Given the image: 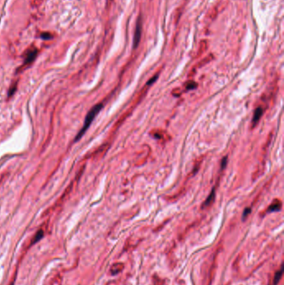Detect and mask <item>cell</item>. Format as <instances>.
Masks as SVG:
<instances>
[{
	"label": "cell",
	"mask_w": 284,
	"mask_h": 285,
	"mask_svg": "<svg viewBox=\"0 0 284 285\" xmlns=\"http://www.w3.org/2000/svg\"><path fill=\"white\" fill-rule=\"evenodd\" d=\"M103 104H96L95 106H94L92 109H90V111L88 113V114H87V116H86L83 128H82L81 130L79 131V133H77V136H76V138H75V140H74L75 142L79 140L82 137H83V135L85 133L86 131H87L88 129L90 127L91 124L93 123V121H94V119L95 118V117L97 116V113L101 111V109H103Z\"/></svg>",
	"instance_id": "cell-1"
},
{
	"label": "cell",
	"mask_w": 284,
	"mask_h": 285,
	"mask_svg": "<svg viewBox=\"0 0 284 285\" xmlns=\"http://www.w3.org/2000/svg\"><path fill=\"white\" fill-rule=\"evenodd\" d=\"M141 33H142V19L141 17H138L134 37V48H137L139 44L140 38H141Z\"/></svg>",
	"instance_id": "cell-2"
},
{
	"label": "cell",
	"mask_w": 284,
	"mask_h": 285,
	"mask_svg": "<svg viewBox=\"0 0 284 285\" xmlns=\"http://www.w3.org/2000/svg\"><path fill=\"white\" fill-rule=\"evenodd\" d=\"M37 55H38V50H37V48H32V50H30V51L27 53V55L25 57L24 64L27 65L32 64V62L35 60Z\"/></svg>",
	"instance_id": "cell-3"
},
{
	"label": "cell",
	"mask_w": 284,
	"mask_h": 285,
	"mask_svg": "<svg viewBox=\"0 0 284 285\" xmlns=\"http://www.w3.org/2000/svg\"><path fill=\"white\" fill-rule=\"evenodd\" d=\"M263 109L262 107H258V108H257V109H256L255 112H254V114H253V118H252V124H253V126L257 124V123L260 120L261 117L263 116Z\"/></svg>",
	"instance_id": "cell-4"
},
{
	"label": "cell",
	"mask_w": 284,
	"mask_h": 285,
	"mask_svg": "<svg viewBox=\"0 0 284 285\" xmlns=\"http://www.w3.org/2000/svg\"><path fill=\"white\" fill-rule=\"evenodd\" d=\"M281 207H282V204H281V201L280 200H275L273 203H272V204L270 205L269 207H268V212H276V211H279L281 209Z\"/></svg>",
	"instance_id": "cell-5"
},
{
	"label": "cell",
	"mask_w": 284,
	"mask_h": 285,
	"mask_svg": "<svg viewBox=\"0 0 284 285\" xmlns=\"http://www.w3.org/2000/svg\"><path fill=\"white\" fill-rule=\"evenodd\" d=\"M215 189H212V190L211 193L208 195V197L207 198V199L204 201V203H203V207L202 208H206L207 206H209V205L211 204L212 203V201L214 200V198H215Z\"/></svg>",
	"instance_id": "cell-6"
},
{
	"label": "cell",
	"mask_w": 284,
	"mask_h": 285,
	"mask_svg": "<svg viewBox=\"0 0 284 285\" xmlns=\"http://www.w3.org/2000/svg\"><path fill=\"white\" fill-rule=\"evenodd\" d=\"M123 269V264H115L112 266V268L110 269V272L112 273V274H117V273H120Z\"/></svg>",
	"instance_id": "cell-7"
},
{
	"label": "cell",
	"mask_w": 284,
	"mask_h": 285,
	"mask_svg": "<svg viewBox=\"0 0 284 285\" xmlns=\"http://www.w3.org/2000/svg\"><path fill=\"white\" fill-rule=\"evenodd\" d=\"M44 231H43L42 229L38 230V231L37 232L36 234H35L34 238H33V240H32V244H36L37 242L39 241L41 238H43V237H44Z\"/></svg>",
	"instance_id": "cell-8"
},
{
	"label": "cell",
	"mask_w": 284,
	"mask_h": 285,
	"mask_svg": "<svg viewBox=\"0 0 284 285\" xmlns=\"http://www.w3.org/2000/svg\"><path fill=\"white\" fill-rule=\"evenodd\" d=\"M282 275H283V268H282L279 271H277V272L275 273V277H274V285H277L278 283H279Z\"/></svg>",
	"instance_id": "cell-9"
},
{
	"label": "cell",
	"mask_w": 284,
	"mask_h": 285,
	"mask_svg": "<svg viewBox=\"0 0 284 285\" xmlns=\"http://www.w3.org/2000/svg\"><path fill=\"white\" fill-rule=\"evenodd\" d=\"M40 37L44 39V40H50V39H52L53 38V34H51L50 33L48 32H45L43 33H41Z\"/></svg>",
	"instance_id": "cell-10"
},
{
	"label": "cell",
	"mask_w": 284,
	"mask_h": 285,
	"mask_svg": "<svg viewBox=\"0 0 284 285\" xmlns=\"http://www.w3.org/2000/svg\"><path fill=\"white\" fill-rule=\"evenodd\" d=\"M197 84L195 82H188L187 84H186V88L187 90H190V89H194L195 88H197Z\"/></svg>",
	"instance_id": "cell-11"
},
{
	"label": "cell",
	"mask_w": 284,
	"mask_h": 285,
	"mask_svg": "<svg viewBox=\"0 0 284 285\" xmlns=\"http://www.w3.org/2000/svg\"><path fill=\"white\" fill-rule=\"evenodd\" d=\"M251 211H252V210H251V209H250V208H247L246 209H244L243 213V220L245 219V218H246L248 217L249 214H250Z\"/></svg>",
	"instance_id": "cell-12"
},
{
	"label": "cell",
	"mask_w": 284,
	"mask_h": 285,
	"mask_svg": "<svg viewBox=\"0 0 284 285\" xmlns=\"http://www.w3.org/2000/svg\"><path fill=\"white\" fill-rule=\"evenodd\" d=\"M227 157H225V158H223V160H222V164H221V168L222 169H223L225 167H226V164H227Z\"/></svg>",
	"instance_id": "cell-13"
},
{
	"label": "cell",
	"mask_w": 284,
	"mask_h": 285,
	"mask_svg": "<svg viewBox=\"0 0 284 285\" xmlns=\"http://www.w3.org/2000/svg\"><path fill=\"white\" fill-rule=\"evenodd\" d=\"M16 88H17L16 85H15V86H13V87H12V88H10V90H9V92H8V96H9V97L12 96L13 94V93H15V91H16Z\"/></svg>",
	"instance_id": "cell-14"
},
{
	"label": "cell",
	"mask_w": 284,
	"mask_h": 285,
	"mask_svg": "<svg viewBox=\"0 0 284 285\" xmlns=\"http://www.w3.org/2000/svg\"><path fill=\"white\" fill-rule=\"evenodd\" d=\"M11 285H13V284H11Z\"/></svg>",
	"instance_id": "cell-15"
}]
</instances>
